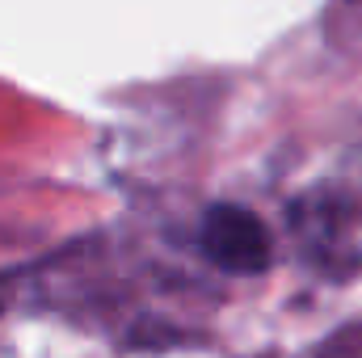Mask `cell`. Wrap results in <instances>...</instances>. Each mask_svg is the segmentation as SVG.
I'll list each match as a JSON object with an SVG mask.
<instances>
[{
    "mask_svg": "<svg viewBox=\"0 0 362 358\" xmlns=\"http://www.w3.org/2000/svg\"><path fill=\"white\" fill-rule=\"evenodd\" d=\"M198 245H202V253L215 266L228 270V274H262L274 258L266 224L249 207H236V202H215L202 215Z\"/></svg>",
    "mask_w": 362,
    "mask_h": 358,
    "instance_id": "obj_1",
    "label": "cell"
}]
</instances>
